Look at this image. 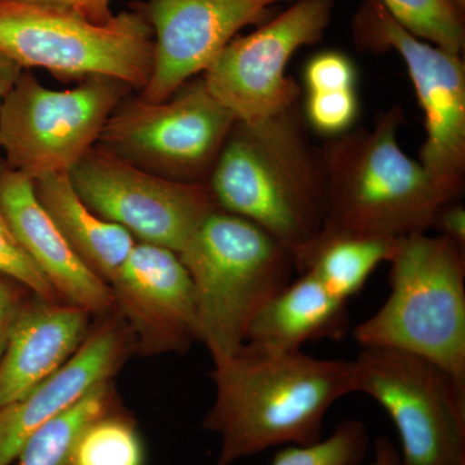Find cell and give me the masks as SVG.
Masks as SVG:
<instances>
[{"label":"cell","mask_w":465,"mask_h":465,"mask_svg":"<svg viewBox=\"0 0 465 465\" xmlns=\"http://www.w3.org/2000/svg\"><path fill=\"white\" fill-rule=\"evenodd\" d=\"M216 397L204 430L219 434L216 465H232L265 450L322 439L327 412L354 393L353 361L304 351L260 354L241 348L213 365Z\"/></svg>","instance_id":"obj_1"},{"label":"cell","mask_w":465,"mask_h":465,"mask_svg":"<svg viewBox=\"0 0 465 465\" xmlns=\"http://www.w3.org/2000/svg\"><path fill=\"white\" fill-rule=\"evenodd\" d=\"M299 103L258 122H235L207 183L217 207L264 229L292 252L307 249L326 213L322 150Z\"/></svg>","instance_id":"obj_2"},{"label":"cell","mask_w":465,"mask_h":465,"mask_svg":"<svg viewBox=\"0 0 465 465\" xmlns=\"http://www.w3.org/2000/svg\"><path fill=\"white\" fill-rule=\"evenodd\" d=\"M403 124L402 106L393 105L374 127L349 130L321 146L326 213L313 242L427 232L437 211L454 201L401 148Z\"/></svg>","instance_id":"obj_3"},{"label":"cell","mask_w":465,"mask_h":465,"mask_svg":"<svg viewBox=\"0 0 465 465\" xmlns=\"http://www.w3.org/2000/svg\"><path fill=\"white\" fill-rule=\"evenodd\" d=\"M179 258L194 284L198 341L213 365L241 351L253 318L296 271L292 252L273 235L219 207Z\"/></svg>","instance_id":"obj_4"},{"label":"cell","mask_w":465,"mask_h":465,"mask_svg":"<svg viewBox=\"0 0 465 465\" xmlns=\"http://www.w3.org/2000/svg\"><path fill=\"white\" fill-rule=\"evenodd\" d=\"M390 264V296L354 330L358 345L414 354L465 382V250L415 232Z\"/></svg>","instance_id":"obj_5"},{"label":"cell","mask_w":465,"mask_h":465,"mask_svg":"<svg viewBox=\"0 0 465 465\" xmlns=\"http://www.w3.org/2000/svg\"><path fill=\"white\" fill-rule=\"evenodd\" d=\"M0 54L65 81L108 76L143 90L152 74L154 34L142 9L96 24L56 5L0 0Z\"/></svg>","instance_id":"obj_6"},{"label":"cell","mask_w":465,"mask_h":465,"mask_svg":"<svg viewBox=\"0 0 465 465\" xmlns=\"http://www.w3.org/2000/svg\"><path fill=\"white\" fill-rule=\"evenodd\" d=\"M130 85L91 76L72 90L54 91L21 73L0 101V149L5 164L30 180L69 173L99 143L101 131Z\"/></svg>","instance_id":"obj_7"},{"label":"cell","mask_w":465,"mask_h":465,"mask_svg":"<svg viewBox=\"0 0 465 465\" xmlns=\"http://www.w3.org/2000/svg\"><path fill=\"white\" fill-rule=\"evenodd\" d=\"M354 391L371 397L399 432L400 465H465V382L424 358L363 348Z\"/></svg>","instance_id":"obj_8"},{"label":"cell","mask_w":465,"mask_h":465,"mask_svg":"<svg viewBox=\"0 0 465 465\" xmlns=\"http://www.w3.org/2000/svg\"><path fill=\"white\" fill-rule=\"evenodd\" d=\"M235 122L202 79L162 103L122 101L97 143L158 176L207 183Z\"/></svg>","instance_id":"obj_9"},{"label":"cell","mask_w":465,"mask_h":465,"mask_svg":"<svg viewBox=\"0 0 465 465\" xmlns=\"http://www.w3.org/2000/svg\"><path fill=\"white\" fill-rule=\"evenodd\" d=\"M360 50L394 51L406 65L424 113L425 142L419 162L451 200L465 180V66L460 54L419 39L379 0H363L353 21Z\"/></svg>","instance_id":"obj_10"},{"label":"cell","mask_w":465,"mask_h":465,"mask_svg":"<svg viewBox=\"0 0 465 465\" xmlns=\"http://www.w3.org/2000/svg\"><path fill=\"white\" fill-rule=\"evenodd\" d=\"M94 213L179 255L217 204L207 183L166 179L96 143L69 173Z\"/></svg>","instance_id":"obj_11"},{"label":"cell","mask_w":465,"mask_h":465,"mask_svg":"<svg viewBox=\"0 0 465 465\" xmlns=\"http://www.w3.org/2000/svg\"><path fill=\"white\" fill-rule=\"evenodd\" d=\"M333 5L296 0L256 32L232 39L204 72L207 90L243 124H258L298 104L302 87L286 75L287 65L299 48L321 42Z\"/></svg>","instance_id":"obj_12"},{"label":"cell","mask_w":465,"mask_h":465,"mask_svg":"<svg viewBox=\"0 0 465 465\" xmlns=\"http://www.w3.org/2000/svg\"><path fill=\"white\" fill-rule=\"evenodd\" d=\"M282 2L292 0H146L140 9L154 34V60L142 99L173 97L206 72L242 27L259 25Z\"/></svg>","instance_id":"obj_13"},{"label":"cell","mask_w":465,"mask_h":465,"mask_svg":"<svg viewBox=\"0 0 465 465\" xmlns=\"http://www.w3.org/2000/svg\"><path fill=\"white\" fill-rule=\"evenodd\" d=\"M110 290L137 351L183 353L198 341L194 284L173 251L136 242Z\"/></svg>","instance_id":"obj_14"},{"label":"cell","mask_w":465,"mask_h":465,"mask_svg":"<svg viewBox=\"0 0 465 465\" xmlns=\"http://www.w3.org/2000/svg\"><path fill=\"white\" fill-rule=\"evenodd\" d=\"M134 348L121 320H105L54 375L16 401L0 407V465L16 460L43 425L78 402L92 388L110 381Z\"/></svg>","instance_id":"obj_15"},{"label":"cell","mask_w":465,"mask_h":465,"mask_svg":"<svg viewBox=\"0 0 465 465\" xmlns=\"http://www.w3.org/2000/svg\"><path fill=\"white\" fill-rule=\"evenodd\" d=\"M0 210L34 264L67 304L90 314L114 309L110 286L79 259L34 192L33 180L0 166Z\"/></svg>","instance_id":"obj_16"},{"label":"cell","mask_w":465,"mask_h":465,"mask_svg":"<svg viewBox=\"0 0 465 465\" xmlns=\"http://www.w3.org/2000/svg\"><path fill=\"white\" fill-rule=\"evenodd\" d=\"M84 309L67 302H27L0 360V407L41 384L65 365L90 330Z\"/></svg>","instance_id":"obj_17"},{"label":"cell","mask_w":465,"mask_h":465,"mask_svg":"<svg viewBox=\"0 0 465 465\" xmlns=\"http://www.w3.org/2000/svg\"><path fill=\"white\" fill-rule=\"evenodd\" d=\"M348 326V302L333 296L313 274L302 273L260 309L242 348L260 354L293 353L308 342L341 341Z\"/></svg>","instance_id":"obj_18"},{"label":"cell","mask_w":465,"mask_h":465,"mask_svg":"<svg viewBox=\"0 0 465 465\" xmlns=\"http://www.w3.org/2000/svg\"><path fill=\"white\" fill-rule=\"evenodd\" d=\"M33 185L70 247L110 286L136 243L134 235L94 213L76 194L69 173L48 174L34 180Z\"/></svg>","instance_id":"obj_19"},{"label":"cell","mask_w":465,"mask_h":465,"mask_svg":"<svg viewBox=\"0 0 465 465\" xmlns=\"http://www.w3.org/2000/svg\"><path fill=\"white\" fill-rule=\"evenodd\" d=\"M397 244L399 240L371 237L313 242L296 256V271L313 274L333 296L349 302L379 265L391 262Z\"/></svg>","instance_id":"obj_20"},{"label":"cell","mask_w":465,"mask_h":465,"mask_svg":"<svg viewBox=\"0 0 465 465\" xmlns=\"http://www.w3.org/2000/svg\"><path fill=\"white\" fill-rule=\"evenodd\" d=\"M115 407L110 381L101 382L36 430L18 454L17 465H74L76 440L84 428Z\"/></svg>","instance_id":"obj_21"},{"label":"cell","mask_w":465,"mask_h":465,"mask_svg":"<svg viewBox=\"0 0 465 465\" xmlns=\"http://www.w3.org/2000/svg\"><path fill=\"white\" fill-rule=\"evenodd\" d=\"M145 451L130 416L110 410L92 420L76 440L74 465H143Z\"/></svg>","instance_id":"obj_22"},{"label":"cell","mask_w":465,"mask_h":465,"mask_svg":"<svg viewBox=\"0 0 465 465\" xmlns=\"http://www.w3.org/2000/svg\"><path fill=\"white\" fill-rule=\"evenodd\" d=\"M391 17L419 39L451 54L465 45L463 9L452 0H379Z\"/></svg>","instance_id":"obj_23"},{"label":"cell","mask_w":465,"mask_h":465,"mask_svg":"<svg viewBox=\"0 0 465 465\" xmlns=\"http://www.w3.org/2000/svg\"><path fill=\"white\" fill-rule=\"evenodd\" d=\"M369 451V433L362 421H341L327 439L309 445H286L271 465H360Z\"/></svg>","instance_id":"obj_24"},{"label":"cell","mask_w":465,"mask_h":465,"mask_svg":"<svg viewBox=\"0 0 465 465\" xmlns=\"http://www.w3.org/2000/svg\"><path fill=\"white\" fill-rule=\"evenodd\" d=\"M360 112L356 88L307 92L304 114L307 124L317 133L335 137L351 130Z\"/></svg>","instance_id":"obj_25"},{"label":"cell","mask_w":465,"mask_h":465,"mask_svg":"<svg viewBox=\"0 0 465 465\" xmlns=\"http://www.w3.org/2000/svg\"><path fill=\"white\" fill-rule=\"evenodd\" d=\"M0 275H5L9 280L32 291L36 298L51 302H63L48 282L47 278L42 274L38 266L34 264L33 260L15 237L2 210H0Z\"/></svg>","instance_id":"obj_26"},{"label":"cell","mask_w":465,"mask_h":465,"mask_svg":"<svg viewBox=\"0 0 465 465\" xmlns=\"http://www.w3.org/2000/svg\"><path fill=\"white\" fill-rule=\"evenodd\" d=\"M304 84L307 92L356 88V66L351 58L341 52H322L308 61Z\"/></svg>","instance_id":"obj_27"},{"label":"cell","mask_w":465,"mask_h":465,"mask_svg":"<svg viewBox=\"0 0 465 465\" xmlns=\"http://www.w3.org/2000/svg\"><path fill=\"white\" fill-rule=\"evenodd\" d=\"M20 287L23 286L12 283V280L0 275V360L5 353L12 329L27 304Z\"/></svg>","instance_id":"obj_28"},{"label":"cell","mask_w":465,"mask_h":465,"mask_svg":"<svg viewBox=\"0 0 465 465\" xmlns=\"http://www.w3.org/2000/svg\"><path fill=\"white\" fill-rule=\"evenodd\" d=\"M440 232L439 235L455 242L465 250V208L458 201L449 202L437 211L430 229Z\"/></svg>","instance_id":"obj_29"},{"label":"cell","mask_w":465,"mask_h":465,"mask_svg":"<svg viewBox=\"0 0 465 465\" xmlns=\"http://www.w3.org/2000/svg\"><path fill=\"white\" fill-rule=\"evenodd\" d=\"M27 2L45 3V5L70 9L96 24H106L114 16L110 8L112 0H27Z\"/></svg>","instance_id":"obj_30"},{"label":"cell","mask_w":465,"mask_h":465,"mask_svg":"<svg viewBox=\"0 0 465 465\" xmlns=\"http://www.w3.org/2000/svg\"><path fill=\"white\" fill-rule=\"evenodd\" d=\"M365 465H400L399 450L387 437H379L375 440L374 459Z\"/></svg>","instance_id":"obj_31"},{"label":"cell","mask_w":465,"mask_h":465,"mask_svg":"<svg viewBox=\"0 0 465 465\" xmlns=\"http://www.w3.org/2000/svg\"><path fill=\"white\" fill-rule=\"evenodd\" d=\"M23 70V67L18 66L16 63L0 54V101L16 84Z\"/></svg>","instance_id":"obj_32"},{"label":"cell","mask_w":465,"mask_h":465,"mask_svg":"<svg viewBox=\"0 0 465 465\" xmlns=\"http://www.w3.org/2000/svg\"><path fill=\"white\" fill-rule=\"evenodd\" d=\"M452 2H454L455 5H457L459 8L463 9V11H464L465 0H452Z\"/></svg>","instance_id":"obj_33"}]
</instances>
